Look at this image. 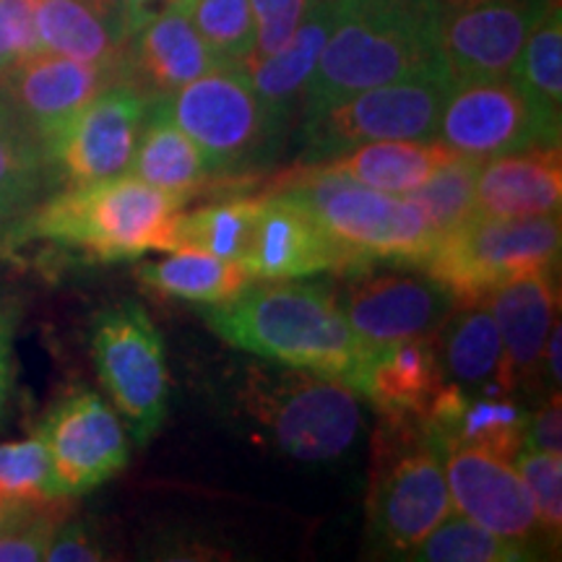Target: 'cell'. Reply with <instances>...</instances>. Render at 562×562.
<instances>
[{"label":"cell","instance_id":"1","mask_svg":"<svg viewBox=\"0 0 562 562\" xmlns=\"http://www.w3.org/2000/svg\"><path fill=\"white\" fill-rule=\"evenodd\" d=\"M203 321L232 347L261 360L318 372L355 389L364 347L326 284L277 279L250 284L240 297L201 305Z\"/></svg>","mask_w":562,"mask_h":562},{"label":"cell","instance_id":"2","mask_svg":"<svg viewBox=\"0 0 562 562\" xmlns=\"http://www.w3.org/2000/svg\"><path fill=\"white\" fill-rule=\"evenodd\" d=\"M446 68L438 0H336L331 37L323 47L302 115L383 87Z\"/></svg>","mask_w":562,"mask_h":562},{"label":"cell","instance_id":"3","mask_svg":"<svg viewBox=\"0 0 562 562\" xmlns=\"http://www.w3.org/2000/svg\"><path fill=\"white\" fill-rule=\"evenodd\" d=\"M180 203L133 175L70 186L26 211L19 235L81 250L91 261H136L167 250Z\"/></svg>","mask_w":562,"mask_h":562},{"label":"cell","instance_id":"4","mask_svg":"<svg viewBox=\"0 0 562 562\" xmlns=\"http://www.w3.org/2000/svg\"><path fill=\"white\" fill-rule=\"evenodd\" d=\"M451 513L438 438L422 417H383L372 438L370 544L389 558H406Z\"/></svg>","mask_w":562,"mask_h":562},{"label":"cell","instance_id":"5","mask_svg":"<svg viewBox=\"0 0 562 562\" xmlns=\"http://www.w3.org/2000/svg\"><path fill=\"white\" fill-rule=\"evenodd\" d=\"M240 404L281 453L305 463L341 459L362 430L360 396L349 385L290 364L245 370Z\"/></svg>","mask_w":562,"mask_h":562},{"label":"cell","instance_id":"6","mask_svg":"<svg viewBox=\"0 0 562 562\" xmlns=\"http://www.w3.org/2000/svg\"><path fill=\"white\" fill-rule=\"evenodd\" d=\"M560 261V214L526 220L472 216L435 240L419 269L459 305L484 302L508 281L554 271Z\"/></svg>","mask_w":562,"mask_h":562},{"label":"cell","instance_id":"7","mask_svg":"<svg viewBox=\"0 0 562 562\" xmlns=\"http://www.w3.org/2000/svg\"><path fill=\"white\" fill-rule=\"evenodd\" d=\"M180 125L206 159L211 178H237L277 157L286 128L266 110L245 66H214L167 97Z\"/></svg>","mask_w":562,"mask_h":562},{"label":"cell","instance_id":"8","mask_svg":"<svg viewBox=\"0 0 562 562\" xmlns=\"http://www.w3.org/2000/svg\"><path fill=\"white\" fill-rule=\"evenodd\" d=\"M336 240L368 266H422L438 237L417 203L347 178L297 170L286 188Z\"/></svg>","mask_w":562,"mask_h":562},{"label":"cell","instance_id":"9","mask_svg":"<svg viewBox=\"0 0 562 562\" xmlns=\"http://www.w3.org/2000/svg\"><path fill=\"white\" fill-rule=\"evenodd\" d=\"M451 87L448 68H438L357 91L347 100L302 115V159L318 165L372 140L435 138L442 102Z\"/></svg>","mask_w":562,"mask_h":562},{"label":"cell","instance_id":"10","mask_svg":"<svg viewBox=\"0 0 562 562\" xmlns=\"http://www.w3.org/2000/svg\"><path fill=\"white\" fill-rule=\"evenodd\" d=\"M91 357L131 438L146 446L165 425L170 406L165 341L149 311L133 300L104 307L91 328Z\"/></svg>","mask_w":562,"mask_h":562},{"label":"cell","instance_id":"11","mask_svg":"<svg viewBox=\"0 0 562 562\" xmlns=\"http://www.w3.org/2000/svg\"><path fill=\"white\" fill-rule=\"evenodd\" d=\"M560 115L539 108L508 76L456 81L442 102L435 138L476 159L560 146Z\"/></svg>","mask_w":562,"mask_h":562},{"label":"cell","instance_id":"12","mask_svg":"<svg viewBox=\"0 0 562 562\" xmlns=\"http://www.w3.org/2000/svg\"><path fill=\"white\" fill-rule=\"evenodd\" d=\"M34 435L50 453L55 482L66 501L115 480L131 461V438L121 414L89 389L60 396Z\"/></svg>","mask_w":562,"mask_h":562},{"label":"cell","instance_id":"13","mask_svg":"<svg viewBox=\"0 0 562 562\" xmlns=\"http://www.w3.org/2000/svg\"><path fill=\"white\" fill-rule=\"evenodd\" d=\"M440 50L456 81L508 76L526 40L560 0H438Z\"/></svg>","mask_w":562,"mask_h":562},{"label":"cell","instance_id":"14","mask_svg":"<svg viewBox=\"0 0 562 562\" xmlns=\"http://www.w3.org/2000/svg\"><path fill=\"white\" fill-rule=\"evenodd\" d=\"M151 102L125 81L104 87L47 146L50 172L70 186L128 172Z\"/></svg>","mask_w":562,"mask_h":562},{"label":"cell","instance_id":"15","mask_svg":"<svg viewBox=\"0 0 562 562\" xmlns=\"http://www.w3.org/2000/svg\"><path fill=\"white\" fill-rule=\"evenodd\" d=\"M341 292V313L364 351L383 344L435 336L453 313L456 300L430 277L406 273H368L347 277Z\"/></svg>","mask_w":562,"mask_h":562},{"label":"cell","instance_id":"16","mask_svg":"<svg viewBox=\"0 0 562 562\" xmlns=\"http://www.w3.org/2000/svg\"><path fill=\"white\" fill-rule=\"evenodd\" d=\"M245 269L256 279H305L334 271L341 277L364 271L360 258L336 240L307 206L281 191L263 199L250 248L243 258Z\"/></svg>","mask_w":562,"mask_h":562},{"label":"cell","instance_id":"17","mask_svg":"<svg viewBox=\"0 0 562 562\" xmlns=\"http://www.w3.org/2000/svg\"><path fill=\"white\" fill-rule=\"evenodd\" d=\"M115 81H121V68L40 50L0 79V97L16 110L47 151L58 133Z\"/></svg>","mask_w":562,"mask_h":562},{"label":"cell","instance_id":"18","mask_svg":"<svg viewBox=\"0 0 562 562\" xmlns=\"http://www.w3.org/2000/svg\"><path fill=\"white\" fill-rule=\"evenodd\" d=\"M453 513L531 550L539 537L537 510L524 476L510 461L467 446H442Z\"/></svg>","mask_w":562,"mask_h":562},{"label":"cell","instance_id":"19","mask_svg":"<svg viewBox=\"0 0 562 562\" xmlns=\"http://www.w3.org/2000/svg\"><path fill=\"white\" fill-rule=\"evenodd\" d=\"M214 66H220V60L201 40L188 9H180L149 21L125 37L121 81L151 100H167Z\"/></svg>","mask_w":562,"mask_h":562},{"label":"cell","instance_id":"20","mask_svg":"<svg viewBox=\"0 0 562 562\" xmlns=\"http://www.w3.org/2000/svg\"><path fill=\"white\" fill-rule=\"evenodd\" d=\"M560 146L501 154L482 161L474 188V214L484 220H526L560 214Z\"/></svg>","mask_w":562,"mask_h":562},{"label":"cell","instance_id":"21","mask_svg":"<svg viewBox=\"0 0 562 562\" xmlns=\"http://www.w3.org/2000/svg\"><path fill=\"white\" fill-rule=\"evenodd\" d=\"M432 339L417 336L370 349L351 391L383 417H422L446 383Z\"/></svg>","mask_w":562,"mask_h":562},{"label":"cell","instance_id":"22","mask_svg":"<svg viewBox=\"0 0 562 562\" xmlns=\"http://www.w3.org/2000/svg\"><path fill=\"white\" fill-rule=\"evenodd\" d=\"M484 302H490L501 331L513 389H537L542 349L558 313L552 271L508 281Z\"/></svg>","mask_w":562,"mask_h":562},{"label":"cell","instance_id":"23","mask_svg":"<svg viewBox=\"0 0 562 562\" xmlns=\"http://www.w3.org/2000/svg\"><path fill=\"white\" fill-rule=\"evenodd\" d=\"M336 0H313L305 19L281 50L248 66L252 89L279 125H290L294 110H300L302 94L318 66L323 47L331 37Z\"/></svg>","mask_w":562,"mask_h":562},{"label":"cell","instance_id":"24","mask_svg":"<svg viewBox=\"0 0 562 562\" xmlns=\"http://www.w3.org/2000/svg\"><path fill=\"white\" fill-rule=\"evenodd\" d=\"M459 307V313L442 321L432 339L442 375L461 389H476L480 393L516 391L490 305L474 302Z\"/></svg>","mask_w":562,"mask_h":562},{"label":"cell","instance_id":"25","mask_svg":"<svg viewBox=\"0 0 562 562\" xmlns=\"http://www.w3.org/2000/svg\"><path fill=\"white\" fill-rule=\"evenodd\" d=\"M128 175L167 193L180 206H186L203 191L206 182L214 180L199 146L175 123L167 100L151 102Z\"/></svg>","mask_w":562,"mask_h":562},{"label":"cell","instance_id":"26","mask_svg":"<svg viewBox=\"0 0 562 562\" xmlns=\"http://www.w3.org/2000/svg\"><path fill=\"white\" fill-rule=\"evenodd\" d=\"M456 154L459 151H453L438 138L372 140V144H362L334 159L302 167V170L347 178L383 193L406 195Z\"/></svg>","mask_w":562,"mask_h":562},{"label":"cell","instance_id":"27","mask_svg":"<svg viewBox=\"0 0 562 562\" xmlns=\"http://www.w3.org/2000/svg\"><path fill=\"white\" fill-rule=\"evenodd\" d=\"M136 273L146 290L199 305H222L240 297L256 281L245 263L199 250H175L165 261L140 263Z\"/></svg>","mask_w":562,"mask_h":562},{"label":"cell","instance_id":"28","mask_svg":"<svg viewBox=\"0 0 562 562\" xmlns=\"http://www.w3.org/2000/svg\"><path fill=\"white\" fill-rule=\"evenodd\" d=\"M34 19L42 50L121 68L123 32L83 0H37Z\"/></svg>","mask_w":562,"mask_h":562},{"label":"cell","instance_id":"29","mask_svg":"<svg viewBox=\"0 0 562 562\" xmlns=\"http://www.w3.org/2000/svg\"><path fill=\"white\" fill-rule=\"evenodd\" d=\"M261 209L263 199H232L178 214L167 237V250H199L243 263Z\"/></svg>","mask_w":562,"mask_h":562},{"label":"cell","instance_id":"30","mask_svg":"<svg viewBox=\"0 0 562 562\" xmlns=\"http://www.w3.org/2000/svg\"><path fill=\"white\" fill-rule=\"evenodd\" d=\"M50 165L40 138L0 97V220L26 214L45 191Z\"/></svg>","mask_w":562,"mask_h":562},{"label":"cell","instance_id":"31","mask_svg":"<svg viewBox=\"0 0 562 562\" xmlns=\"http://www.w3.org/2000/svg\"><path fill=\"white\" fill-rule=\"evenodd\" d=\"M531 552L461 513H451L406 558L417 562H524L533 558Z\"/></svg>","mask_w":562,"mask_h":562},{"label":"cell","instance_id":"32","mask_svg":"<svg viewBox=\"0 0 562 562\" xmlns=\"http://www.w3.org/2000/svg\"><path fill=\"white\" fill-rule=\"evenodd\" d=\"M482 161L484 159L469 157V154H456L446 165H440L419 188L406 193V199L422 209L435 237L446 235V232L461 227L463 222L476 216L474 188Z\"/></svg>","mask_w":562,"mask_h":562},{"label":"cell","instance_id":"33","mask_svg":"<svg viewBox=\"0 0 562 562\" xmlns=\"http://www.w3.org/2000/svg\"><path fill=\"white\" fill-rule=\"evenodd\" d=\"M510 79L531 97L539 108L560 115L562 108V9L554 3L526 40Z\"/></svg>","mask_w":562,"mask_h":562},{"label":"cell","instance_id":"34","mask_svg":"<svg viewBox=\"0 0 562 562\" xmlns=\"http://www.w3.org/2000/svg\"><path fill=\"white\" fill-rule=\"evenodd\" d=\"M66 501L55 482L53 461L37 435L0 442V505L5 508H40Z\"/></svg>","mask_w":562,"mask_h":562},{"label":"cell","instance_id":"35","mask_svg":"<svg viewBox=\"0 0 562 562\" xmlns=\"http://www.w3.org/2000/svg\"><path fill=\"white\" fill-rule=\"evenodd\" d=\"M188 13L216 60L248 68L256 50L250 0H191Z\"/></svg>","mask_w":562,"mask_h":562},{"label":"cell","instance_id":"36","mask_svg":"<svg viewBox=\"0 0 562 562\" xmlns=\"http://www.w3.org/2000/svg\"><path fill=\"white\" fill-rule=\"evenodd\" d=\"M513 461L531 492L539 533L558 547L562 531V453L521 448Z\"/></svg>","mask_w":562,"mask_h":562},{"label":"cell","instance_id":"37","mask_svg":"<svg viewBox=\"0 0 562 562\" xmlns=\"http://www.w3.org/2000/svg\"><path fill=\"white\" fill-rule=\"evenodd\" d=\"M58 503L21 513L19 518H13V521L0 531V562L45 560L53 533L63 521V510H55Z\"/></svg>","mask_w":562,"mask_h":562},{"label":"cell","instance_id":"38","mask_svg":"<svg viewBox=\"0 0 562 562\" xmlns=\"http://www.w3.org/2000/svg\"><path fill=\"white\" fill-rule=\"evenodd\" d=\"M311 3L313 0H250L252 24H256V50L250 63L281 50L297 32Z\"/></svg>","mask_w":562,"mask_h":562},{"label":"cell","instance_id":"39","mask_svg":"<svg viewBox=\"0 0 562 562\" xmlns=\"http://www.w3.org/2000/svg\"><path fill=\"white\" fill-rule=\"evenodd\" d=\"M34 5L37 0H0V79L42 50Z\"/></svg>","mask_w":562,"mask_h":562},{"label":"cell","instance_id":"40","mask_svg":"<svg viewBox=\"0 0 562 562\" xmlns=\"http://www.w3.org/2000/svg\"><path fill=\"white\" fill-rule=\"evenodd\" d=\"M47 562H94L104 560L100 544L94 542L91 531L79 521H60L55 529L50 547L45 554Z\"/></svg>","mask_w":562,"mask_h":562},{"label":"cell","instance_id":"41","mask_svg":"<svg viewBox=\"0 0 562 562\" xmlns=\"http://www.w3.org/2000/svg\"><path fill=\"white\" fill-rule=\"evenodd\" d=\"M524 448L544 453H562V406L560 391L550 393L547 404L537 414H529Z\"/></svg>","mask_w":562,"mask_h":562},{"label":"cell","instance_id":"42","mask_svg":"<svg viewBox=\"0 0 562 562\" xmlns=\"http://www.w3.org/2000/svg\"><path fill=\"white\" fill-rule=\"evenodd\" d=\"M21 321L19 302H0V422L5 417L13 391V375H16V357H13V341Z\"/></svg>","mask_w":562,"mask_h":562},{"label":"cell","instance_id":"43","mask_svg":"<svg viewBox=\"0 0 562 562\" xmlns=\"http://www.w3.org/2000/svg\"><path fill=\"white\" fill-rule=\"evenodd\" d=\"M188 5H191V0H121L123 34L128 37L149 21L165 16L170 11L188 9Z\"/></svg>","mask_w":562,"mask_h":562},{"label":"cell","instance_id":"44","mask_svg":"<svg viewBox=\"0 0 562 562\" xmlns=\"http://www.w3.org/2000/svg\"><path fill=\"white\" fill-rule=\"evenodd\" d=\"M560 347H562V326L560 321L554 318L550 336H547L544 349H542V364H539V375L544 372L547 381V391L558 393L560 391Z\"/></svg>","mask_w":562,"mask_h":562},{"label":"cell","instance_id":"45","mask_svg":"<svg viewBox=\"0 0 562 562\" xmlns=\"http://www.w3.org/2000/svg\"><path fill=\"white\" fill-rule=\"evenodd\" d=\"M83 3H89L91 9H94L100 16H104L110 21V24H115L117 30L123 32V21H121V0H83ZM125 37V34H123Z\"/></svg>","mask_w":562,"mask_h":562},{"label":"cell","instance_id":"46","mask_svg":"<svg viewBox=\"0 0 562 562\" xmlns=\"http://www.w3.org/2000/svg\"><path fill=\"white\" fill-rule=\"evenodd\" d=\"M42 508V505H40ZM26 510H32V508H5V505H0V531L5 529V526H9L13 518H19L21 513H26Z\"/></svg>","mask_w":562,"mask_h":562}]
</instances>
